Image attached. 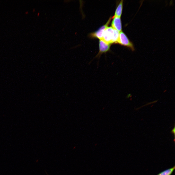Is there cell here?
<instances>
[{"mask_svg":"<svg viewBox=\"0 0 175 175\" xmlns=\"http://www.w3.org/2000/svg\"><path fill=\"white\" fill-rule=\"evenodd\" d=\"M119 34V32L112 27H107L103 33L101 40L109 44L116 43Z\"/></svg>","mask_w":175,"mask_h":175,"instance_id":"1","label":"cell"},{"mask_svg":"<svg viewBox=\"0 0 175 175\" xmlns=\"http://www.w3.org/2000/svg\"><path fill=\"white\" fill-rule=\"evenodd\" d=\"M175 166L161 172L157 175H171L175 169Z\"/></svg>","mask_w":175,"mask_h":175,"instance_id":"7","label":"cell"},{"mask_svg":"<svg viewBox=\"0 0 175 175\" xmlns=\"http://www.w3.org/2000/svg\"><path fill=\"white\" fill-rule=\"evenodd\" d=\"M112 18L111 17H110L105 24L101 26L97 31L91 33L90 35L91 37L97 38L99 39L100 40H101L103 33L105 29L108 27Z\"/></svg>","mask_w":175,"mask_h":175,"instance_id":"4","label":"cell"},{"mask_svg":"<svg viewBox=\"0 0 175 175\" xmlns=\"http://www.w3.org/2000/svg\"><path fill=\"white\" fill-rule=\"evenodd\" d=\"M111 45L107 44L102 40L99 41V51L98 53L94 58H97L99 59L102 54L105 53L109 51Z\"/></svg>","mask_w":175,"mask_h":175,"instance_id":"3","label":"cell"},{"mask_svg":"<svg viewBox=\"0 0 175 175\" xmlns=\"http://www.w3.org/2000/svg\"><path fill=\"white\" fill-rule=\"evenodd\" d=\"M116 43L126 47L132 51L134 50L132 43L130 41L126 34L122 31L119 33V37Z\"/></svg>","mask_w":175,"mask_h":175,"instance_id":"2","label":"cell"},{"mask_svg":"<svg viewBox=\"0 0 175 175\" xmlns=\"http://www.w3.org/2000/svg\"><path fill=\"white\" fill-rule=\"evenodd\" d=\"M175 127H174V128L172 130L171 132L172 133H173L175 135Z\"/></svg>","mask_w":175,"mask_h":175,"instance_id":"8","label":"cell"},{"mask_svg":"<svg viewBox=\"0 0 175 175\" xmlns=\"http://www.w3.org/2000/svg\"><path fill=\"white\" fill-rule=\"evenodd\" d=\"M123 0L120 1L116 9L114 16L120 17L122 15L123 5Z\"/></svg>","mask_w":175,"mask_h":175,"instance_id":"6","label":"cell"},{"mask_svg":"<svg viewBox=\"0 0 175 175\" xmlns=\"http://www.w3.org/2000/svg\"><path fill=\"white\" fill-rule=\"evenodd\" d=\"M111 23L112 27L119 32L121 31L122 25L120 17L114 16Z\"/></svg>","mask_w":175,"mask_h":175,"instance_id":"5","label":"cell"}]
</instances>
